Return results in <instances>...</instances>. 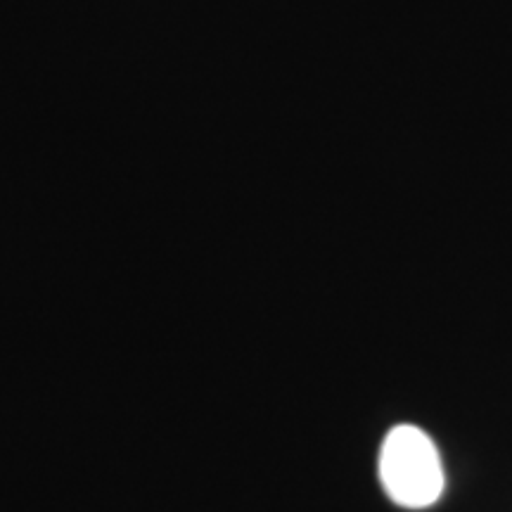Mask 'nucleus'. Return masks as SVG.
<instances>
[{"instance_id": "nucleus-1", "label": "nucleus", "mask_w": 512, "mask_h": 512, "mask_svg": "<svg viewBox=\"0 0 512 512\" xmlns=\"http://www.w3.org/2000/svg\"><path fill=\"white\" fill-rule=\"evenodd\" d=\"M380 482L396 505L430 508L444 494V467L434 441L420 427L399 425L380 448Z\"/></svg>"}]
</instances>
